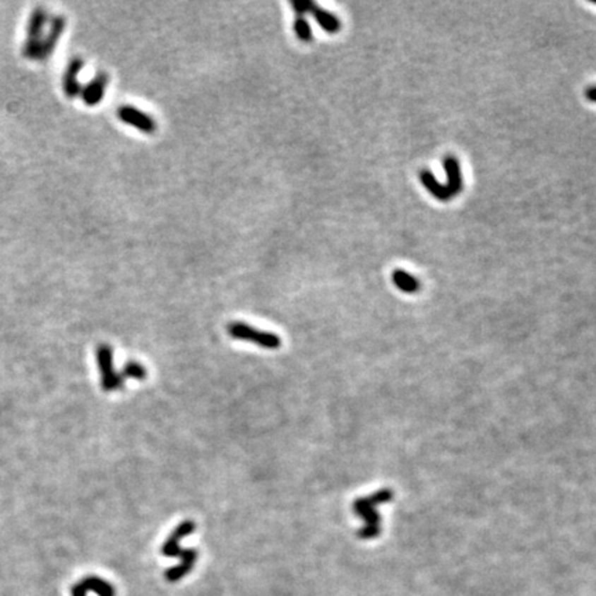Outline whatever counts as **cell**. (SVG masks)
Listing matches in <instances>:
<instances>
[{
  "label": "cell",
  "mask_w": 596,
  "mask_h": 596,
  "mask_svg": "<svg viewBox=\"0 0 596 596\" xmlns=\"http://www.w3.org/2000/svg\"><path fill=\"white\" fill-rule=\"evenodd\" d=\"M228 334L240 341H250L266 350H278L282 344V340L278 334L253 328L243 322H234L228 325Z\"/></svg>",
  "instance_id": "6da1fadb"
},
{
  "label": "cell",
  "mask_w": 596,
  "mask_h": 596,
  "mask_svg": "<svg viewBox=\"0 0 596 596\" xmlns=\"http://www.w3.org/2000/svg\"><path fill=\"white\" fill-rule=\"evenodd\" d=\"M97 362L101 371V386L104 391H117L123 387L124 379L114 369V351L109 345L102 344L97 348Z\"/></svg>",
  "instance_id": "7a4b0ae2"
},
{
  "label": "cell",
  "mask_w": 596,
  "mask_h": 596,
  "mask_svg": "<svg viewBox=\"0 0 596 596\" xmlns=\"http://www.w3.org/2000/svg\"><path fill=\"white\" fill-rule=\"evenodd\" d=\"M193 530H195V523L192 520L188 519V520L181 522L179 526L173 530V533L165 541V544L162 547V555L169 556V558H181V559L198 555V551L193 549V548L184 549V548L179 547V541L184 537L192 535Z\"/></svg>",
  "instance_id": "3957f363"
},
{
  "label": "cell",
  "mask_w": 596,
  "mask_h": 596,
  "mask_svg": "<svg viewBox=\"0 0 596 596\" xmlns=\"http://www.w3.org/2000/svg\"><path fill=\"white\" fill-rule=\"evenodd\" d=\"M44 21H46V13L40 8L35 10L32 17H30L28 37H27V42H25V46H24V50H23V53L27 59L37 60L40 44H42L40 36H42Z\"/></svg>",
  "instance_id": "277c9868"
},
{
  "label": "cell",
  "mask_w": 596,
  "mask_h": 596,
  "mask_svg": "<svg viewBox=\"0 0 596 596\" xmlns=\"http://www.w3.org/2000/svg\"><path fill=\"white\" fill-rule=\"evenodd\" d=\"M118 117L123 123L133 126L145 134H152L157 129L155 120L134 107H121L118 109Z\"/></svg>",
  "instance_id": "5b68a950"
},
{
  "label": "cell",
  "mask_w": 596,
  "mask_h": 596,
  "mask_svg": "<svg viewBox=\"0 0 596 596\" xmlns=\"http://www.w3.org/2000/svg\"><path fill=\"white\" fill-rule=\"evenodd\" d=\"M65 25H66V23H65V20L62 17L54 18L52 28H50L49 33L44 37V40L40 44L37 60H47L53 54V52L56 50L57 43L60 40L61 35H62V32L65 30Z\"/></svg>",
  "instance_id": "8992f818"
},
{
  "label": "cell",
  "mask_w": 596,
  "mask_h": 596,
  "mask_svg": "<svg viewBox=\"0 0 596 596\" xmlns=\"http://www.w3.org/2000/svg\"><path fill=\"white\" fill-rule=\"evenodd\" d=\"M443 166H445L447 174L446 186L451 193V198H454L463 189V177H461L460 163L453 155H447L446 157L443 159Z\"/></svg>",
  "instance_id": "52a82bcc"
},
{
  "label": "cell",
  "mask_w": 596,
  "mask_h": 596,
  "mask_svg": "<svg viewBox=\"0 0 596 596\" xmlns=\"http://www.w3.org/2000/svg\"><path fill=\"white\" fill-rule=\"evenodd\" d=\"M108 85V75L104 72H100L95 75V78L89 83V86L83 90V100L85 102L94 107L97 104L101 102L104 94H105V89Z\"/></svg>",
  "instance_id": "ba28073f"
},
{
  "label": "cell",
  "mask_w": 596,
  "mask_h": 596,
  "mask_svg": "<svg viewBox=\"0 0 596 596\" xmlns=\"http://www.w3.org/2000/svg\"><path fill=\"white\" fill-rule=\"evenodd\" d=\"M83 68V61L76 59V60L71 61V64L68 65V69L65 71L64 75V91L68 97L73 98L81 93V83L78 81V75Z\"/></svg>",
  "instance_id": "9c48e42d"
},
{
  "label": "cell",
  "mask_w": 596,
  "mask_h": 596,
  "mask_svg": "<svg viewBox=\"0 0 596 596\" xmlns=\"http://www.w3.org/2000/svg\"><path fill=\"white\" fill-rule=\"evenodd\" d=\"M309 14L314 16V18L316 20V23L321 28H323L331 35L337 33L338 30H341V21L338 20V17L334 16L333 13H328V10L319 7L315 1L311 6Z\"/></svg>",
  "instance_id": "30bf717a"
},
{
  "label": "cell",
  "mask_w": 596,
  "mask_h": 596,
  "mask_svg": "<svg viewBox=\"0 0 596 596\" xmlns=\"http://www.w3.org/2000/svg\"><path fill=\"white\" fill-rule=\"evenodd\" d=\"M418 176H419L422 185L427 188V191L431 195H434L438 201L447 202V201L451 199V193H450L446 185L439 184L438 179H435V176L429 170H421Z\"/></svg>",
  "instance_id": "8fae6325"
},
{
  "label": "cell",
  "mask_w": 596,
  "mask_h": 596,
  "mask_svg": "<svg viewBox=\"0 0 596 596\" xmlns=\"http://www.w3.org/2000/svg\"><path fill=\"white\" fill-rule=\"evenodd\" d=\"M82 585H83V588L89 592H94V594H97L98 596H115V588L109 584V583H107L105 580H102V578H98V577H88V578H85L82 583H81Z\"/></svg>",
  "instance_id": "7c38bea8"
},
{
  "label": "cell",
  "mask_w": 596,
  "mask_h": 596,
  "mask_svg": "<svg viewBox=\"0 0 596 596\" xmlns=\"http://www.w3.org/2000/svg\"><path fill=\"white\" fill-rule=\"evenodd\" d=\"M392 280L396 285V287H399L402 292H406V293L417 292L418 286H419L418 280L415 276H412L410 273H407L402 269H396L392 273Z\"/></svg>",
  "instance_id": "4fadbf2b"
},
{
  "label": "cell",
  "mask_w": 596,
  "mask_h": 596,
  "mask_svg": "<svg viewBox=\"0 0 596 596\" xmlns=\"http://www.w3.org/2000/svg\"><path fill=\"white\" fill-rule=\"evenodd\" d=\"M196 559H198V556H191V558H186V559H181V564L179 565L169 568L165 573L166 580L169 583H177L181 578H184L193 568V565H195Z\"/></svg>",
  "instance_id": "5bb4252c"
},
{
  "label": "cell",
  "mask_w": 596,
  "mask_h": 596,
  "mask_svg": "<svg viewBox=\"0 0 596 596\" xmlns=\"http://www.w3.org/2000/svg\"><path fill=\"white\" fill-rule=\"evenodd\" d=\"M123 376V379H134V380H145L147 377V369L138 363V362H127L123 367V371L120 373Z\"/></svg>",
  "instance_id": "9a60e30c"
},
{
  "label": "cell",
  "mask_w": 596,
  "mask_h": 596,
  "mask_svg": "<svg viewBox=\"0 0 596 596\" xmlns=\"http://www.w3.org/2000/svg\"><path fill=\"white\" fill-rule=\"evenodd\" d=\"M294 32L296 36L301 42L304 43H309L312 42L314 36H312V28L309 25V23L306 21V18L304 16H297L294 20Z\"/></svg>",
  "instance_id": "2e32d148"
},
{
  "label": "cell",
  "mask_w": 596,
  "mask_h": 596,
  "mask_svg": "<svg viewBox=\"0 0 596 596\" xmlns=\"http://www.w3.org/2000/svg\"><path fill=\"white\" fill-rule=\"evenodd\" d=\"M72 596H88V591L83 588V585L79 583V584H75L73 587H72Z\"/></svg>",
  "instance_id": "e0dca14e"
},
{
  "label": "cell",
  "mask_w": 596,
  "mask_h": 596,
  "mask_svg": "<svg viewBox=\"0 0 596 596\" xmlns=\"http://www.w3.org/2000/svg\"><path fill=\"white\" fill-rule=\"evenodd\" d=\"M585 97L591 102H596V86H590L588 89L585 90Z\"/></svg>",
  "instance_id": "ac0fdd59"
},
{
  "label": "cell",
  "mask_w": 596,
  "mask_h": 596,
  "mask_svg": "<svg viewBox=\"0 0 596 596\" xmlns=\"http://www.w3.org/2000/svg\"><path fill=\"white\" fill-rule=\"evenodd\" d=\"M592 3H596V0H592Z\"/></svg>",
  "instance_id": "d6986e66"
}]
</instances>
